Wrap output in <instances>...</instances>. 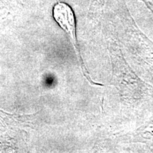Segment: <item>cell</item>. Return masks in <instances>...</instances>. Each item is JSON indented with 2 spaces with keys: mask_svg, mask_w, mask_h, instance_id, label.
Masks as SVG:
<instances>
[{
  "mask_svg": "<svg viewBox=\"0 0 153 153\" xmlns=\"http://www.w3.org/2000/svg\"><path fill=\"white\" fill-rule=\"evenodd\" d=\"M99 2H100L101 4H102V3L104 2L105 0H99Z\"/></svg>",
  "mask_w": 153,
  "mask_h": 153,
  "instance_id": "3957f363",
  "label": "cell"
},
{
  "mask_svg": "<svg viewBox=\"0 0 153 153\" xmlns=\"http://www.w3.org/2000/svg\"><path fill=\"white\" fill-rule=\"evenodd\" d=\"M146 4L148 9L153 13V0H140Z\"/></svg>",
  "mask_w": 153,
  "mask_h": 153,
  "instance_id": "7a4b0ae2",
  "label": "cell"
},
{
  "mask_svg": "<svg viewBox=\"0 0 153 153\" xmlns=\"http://www.w3.org/2000/svg\"><path fill=\"white\" fill-rule=\"evenodd\" d=\"M53 16L54 20L60 28L64 30L68 36L70 41L73 44L74 49H75L76 53H77L78 58L79 59V62L81 65V68L85 72V76L89 82H92L88 77L86 74L87 71L84 65V62L82 61V57L80 55V53L79 51V47H78L77 42H76V19L73 9L70 5L65 2H57L55 4L53 9Z\"/></svg>",
  "mask_w": 153,
  "mask_h": 153,
  "instance_id": "6da1fadb",
  "label": "cell"
}]
</instances>
